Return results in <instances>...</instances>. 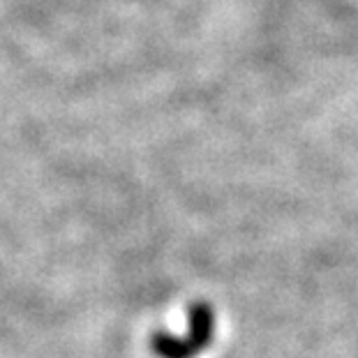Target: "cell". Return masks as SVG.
Returning a JSON list of instances; mask_svg holds the SVG:
<instances>
[{
	"label": "cell",
	"instance_id": "1",
	"mask_svg": "<svg viewBox=\"0 0 358 358\" xmlns=\"http://www.w3.org/2000/svg\"><path fill=\"white\" fill-rule=\"evenodd\" d=\"M215 335V315L208 303H192L189 308V333L185 338H173L169 333H155L150 349L159 358H194L210 345Z\"/></svg>",
	"mask_w": 358,
	"mask_h": 358
}]
</instances>
